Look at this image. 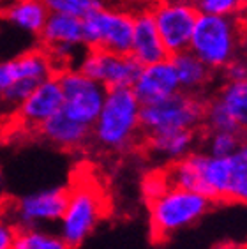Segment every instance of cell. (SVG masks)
<instances>
[{"label": "cell", "mask_w": 247, "mask_h": 249, "mask_svg": "<svg viewBox=\"0 0 247 249\" xmlns=\"http://www.w3.org/2000/svg\"><path fill=\"white\" fill-rule=\"evenodd\" d=\"M161 173L168 186L200 193L214 203L247 205V158L240 150L226 158L194 150Z\"/></svg>", "instance_id": "cell-1"}, {"label": "cell", "mask_w": 247, "mask_h": 249, "mask_svg": "<svg viewBox=\"0 0 247 249\" xmlns=\"http://www.w3.org/2000/svg\"><path fill=\"white\" fill-rule=\"evenodd\" d=\"M143 140L141 103L133 89H111L92 125L95 149L106 154H127Z\"/></svg>", "instance_id": "cell-2"}, {"label": "cell", "mask_w": 247, "mask_h": 249, "mask_svg": "<svg viewBox=\"0 0 247 249\" xmlns=\"http://www.w3.org/2000/svg\"><path fill=\"white\" fill-rule=\"evenodd\" d=\"M215 203L200 193L166 187L157 196L148 200L150 233L156 242H166L176 233L194 226L203 219Z\"/></svg>", "instance_id": "cell-3"}, {"label": "cell", "mask_w": 247, "mask_h": 249, "mask_svg": "<svg viewBox=\"0 0 247 249\" xmlns=\"http://www.w3.org/2000/svg\"><path fill=\"white\" fill-rule=\"evenodd\" d=\"M189 52L214 72H221L231 60L242 55L240 16L198 15Z\"/></svg>", "instance_id": "cell-4"}, {"label": "cell", "mask_w": 247, "mask_h": 249, "mask_svg": "<svg viewBox=\"0 0 247 249\" xmlns=\"http://www.w3.org/2000/svg\"><path fill=\"white\" fill-rule=\"evenodd\" d=\"M106 214L103 193L94 182L78 180L69 187L66 211L58 221V231L71 249H78L94 233Z\"/></svg>", "instance_id": "cell-5"}, {"label": "cell", "mask_w": 247, "mask_h": 249, "mask_svg": "<svg viewBox=\"0 0 247 249\" xmlns=\"http://www.w3.org/2000/svg\"><path fill=\"white\" fill-rule=\"evenodd\" d=\"M205 106L207 97L187 92H176L157 103L141 105L143 136L171 131H201Z\"/></svg>", "instance_id": "cell-6"}, {"label": "cell", "mask_w": 247, "mask_h": 249, "mask_svg": "<svg viewBox=\"0 0 247 249\" xmlns=\"http://www.w3.org/2000/svg\"><path fill=\"white\" fill-rule=\"evenodd\" d=\"M134 15L125 9L99 7L83 18V43L88 50L129 55L133 41Z\"/></svg>", "instance_id": "cell-7"}, {"label": "cell", "mask_w": 247, "mask_h": 249, "mask_svg": "<svg viewBox=\"0 0 247 249\" xmlns=\"http://www.w3.org/2000/svg\"><path fill=\"white\" fill-rule=\"evenodd\" d=\"M58 83L64 96L62 111L69 119L87 127L94 125L95 119L105 105L106 89L101 83L94 82L92 78L85 76L76 67L57 72Z\"/></svg>", "instance_id": "cell-8"}, {"label": "cell", "mask_w": 247, "mask_h": 249, "mask_svg": "<svg viewBox=\"0 0 247 249\" xmlns=\"http://www.w3.org/2000/svg\"><path fill=\"white\" fill-rule=\"evenodd\" d=\"M148 9L170 57L189 50L200 15L191 0H156Z\"/></svg>", "instance_id": "cell-9"}, {"label": "cell", "mask_w": 247, "mask_h": 249, "mask_svg": "<svg viewBox=\"0 0 247 249\" xmlns=\"http://www.w3.org/2000/svg\"><path fill=\"white\" fill-rule=\"evenodd\" d=\"M69 187H44L27 193L13 205V223L18 230L25 228H43L52 223H58L66 211Z\"/></svg>", "instance_id": "cell-10"}, {"label": "cell", "mask_w": 247, "mask_h": 249, "mask_svg": "<svg viewBox=\"0 0 247 249\" xmlns=\"http://www.w3.org/2000/svg\"><path fill=\"white\" fill-rule=\"evenodd\" d=\"M76 69L85 76L92 78L94 82L101 83L106 90H111V89H131L141 66L131 55L87 48Z\"/></svg>", "instance_id": "cell-11"}, {"label": "cell", "mask_w": 247, "mask_h": 249, "mask_svg": "<svg viewBox=\"0 0 247 249\" xmlns=\"http://www.w3.org/2000/svg\"><path fill=\"white\" fill-rule=\"evenodd\" d=\"M64 105V96L57 74L39 83L21 105L16 108V117L23 127L37 131L41 125L57 115Z\"/></svg>", "instance_id": "cell-12"}, {"label": "cell", "mask_w": 247, "mask_h": 249, "mask_svg": "<svg viewBox=\"0 0 247 249\" xmlns=\"http://www.w3.org/2000/svg\"><path fill=\"white\" fill-rule=\"evenodd\" d=\"M131 89L141 105L157 103L180 92L175 67L170 58L150 66H141Z\"/></svg>", "instance_id": "cell-13"}, {"label": "cell", "mask_w": 247, "mask_h": 249, "mask_svg": "<svg viewBox=\"0 0 247 249\" xmlns=\"http://www.w3.org/2000/svg\"><path fill=\"white\" fill-rule=\"evenodd\" d=\"M200 140L201 131H171L143 136L141 143L150 158L168 166L198 150Z\"/></svg>", "instance_id": "cell-14"}, {"label": "cell", "mask_w": 247, "mask_h": 249, "mask_svg": "<svg viewBox=\"0 0 247 249\" xmlns=\"http://www.w3.org/2000/svg\"><path fill=\"white\" fill-rule=\"evenodd\" d=\"M129 55L140 66H150V64L170 58L148 7H141L134 13L133 41H131V53Z\"/></svg>", "instance_id": "cell-15"}, {"label": "cell", "mask_w": 247, "mask_h": 249, "mask_svg": "<svg viewBox=\"0 0 247 249\" xmlns=\"http://www.w3.org/2000/svg\"><path fill=\"white\" fill-rule=\"evenodd\" d=\"M37 133L50 145L62 150H69V152L85 149L92 142L90 127L74 122L62 110L50 120H46L37 129Z\"/></svg>", "instance_id": "cell-16"}, {"label": "cell", "mask_w": 247, "mask_h": 249, "mask_svg": "<svg viewBox=\"0 0 247 249\" xmlns=\"http://www.w3.org/2000/svg\"><path fill=\"white\" fill-rule=\"evenodd\" d=\"M41 48H85L83 43V19L76 16L50 13L39 34Z\"/></svg>", "instance_id": "cell-17"}, {"label": "cell", "mask_w": 247, "mask_h": 249, "mask_svg": "<svg viewBox=\"0 0 247 249\" xmlns=\"http://www.w3.org/2000/svg\"><path fill=\"white\" fill-rule=\"evenodd\" d=\"M170 60L175 67L180 92L207 97V92L214 83L215 72L207 64L201 62L194 53H191L189 50L171 55Z\"/></svg>", "instance_id": "cell-18"}, {"label": "cell", "mask_w": 247, "mask_h": 249, "mask_svg": "<svg viewBox=\"0 0 247 249\" xmlns=\"http://www.w3.org/2000/svg\"><path fill=\"white\" fill-rule=\"evenodd\" d=\"M50 11L43 0H15L4 11V18L16 30L29 36H37L46 23Z\"/></svg>", "instance_id": "cell-19"}, {"label": "cell", "mask_w": 247, "mask_h": 249, "mask_svg": "<svg viewBox=\"0 0 247 249\" xmlns=\"http://www.w3.org/2000/svg\"><path fill=\"white\" fill-rule=\"evenodd\" d=\"M210 97L217 101L219 106L228 113L235 127L247 138V80L223 82V85Z\"/></svg>", "instance_id": "cell-20"}, {"label": "cell", "mask_w": 247, "mask_h": 249, "mask_svg": "<svg viewBox=\"0 0 247 249\" xmlns=\"http://www.w3.org/2000/svg\"><path fill=\"white\" fill-rule=\"evenodd\" d=\"M244 138L238 131H201L200 150L214 158H226L240 149Z\"/></svg>", "instance_id": "cell-21"}, {"label": "cell", "mask_w": 247, "mask_h": 249, "mask_svg": "<svg viewBox=\"0 0 247 249\" xmlns=\"http://www.w3.org/2000/svg\"><path fill=\"white\" fill-rule=\"evenodd\" d=\"M13 249H71L60 235L44 228H25L18 230Z\"/></svg>", "instance_id": "cell-22"}, {"label": "cell", "mask_w": 247, "mask_h": 249, "mask_svg": "<svg viewBox=\"0 0 247 249\" xmlns=\"http://www.w3.org/2000/svg\"><path fill=\"white\" fill-rule=\"evenodd\" d=\"M50 13H60V15L85 18L92 11L99 9L105 5L103 0H43Z\"/></svg>", "instance_id": "cell-23"}, {"label": "cell", "mask_w": 247, "mask_h": 249, "mask_svg": "<svg viewBox=\"0 0 247 249\" xmlns=\"http://www.w3.org/2000/svg\"><path fill=\"white\" fill-rule=\"evenodd\" d=\"M200 15L242 16L247 11V0H191Z\"/></svg>", "instance_id": "cell-24"}, {"label": "cell", "mask_w": 247, "mask_h": 249, "mask_svg": "<svg viewBox=\"0 0 247 249\" xmlns=\"http://www.w3.org/2000/svg\"><path fill=\"white\" fill-rule=\"evenodd\" d=\"M221 78L223 82H242V80H247V57L246 55H240L235 60L228 64L221 71Z\"/></svg>", "instance_id": "cell-25"}, {"label": "cell", "mask_w": 247, "mask_h": 249, "mask_svg": "<svg viewBox=\"0 0 247 249\" xmlns=\"http://www.w3.org/2000/svg\"><path fill=\"white\" fill-rule=\"evenodd\" d=\"M18 235V226L7 217L0 216V249H13Z\"/></svg>", "instance_id": "cell-26"}, {"label": "cell", "mask_w": 247, "mask_h": 249, "mask_svg": "<svg viewBox=\"0 0 247 249\" xmlns=\"http://www.w3.org/2000/svg\"><path fill=\"white\" fill-rule=\"evenodd\" d=\"M242 21V53L247 57V11L240 16Z\"/></svg>", "instance_id": "cell-27"}, {"label": "cell", "mask_w": 247, "mask_h": 249, "mask_svg": "<svg viewBox=\"0 0 247 249\" xmlns=\"http://www.w3.org/2000/svg\"><path fill=\"white\" fill-rule=\"evenodd\" d=\"M5 198H7V189H5V178H4V173L0 170V207L4 205Z\"/></svg>", "instance_id": "cell-28"}, {"label": "cell", "mask_w": 247, "mask_h": 249, "mask_svg": "<svg viewBox=\"0 0 247 249\" xmlns=\"http://www.w3.org/2000/svg\"><path fill=\"white\" fill-rule=\"evenodd\" d=\"M238 150H240V152H242L244 156H246V158H247V138H244L242 145H240V149H238Z\"/></svg>", "instance_id": "cell-29"}, {"label": "cell", "mask_w": 247, "mask_h": 249, "mask_svg": "<svg viewBox=\"0 0 247 249\" xmlns=\"http://www.w3.org/2000/svg\"><path fill=\"white\" fill-rule=\"evenodd\" d=\"M131 2H134V4H138V5H143V4H150V5H152L156 0H131Z\"/></svg>", "instance_id": "cell-30"}]
</instances>
